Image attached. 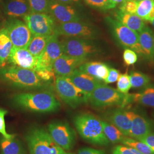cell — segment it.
<instances>
[{
    "label": "cell",
    "mask_w": 154,
    "mask_h": 154,
    "mask_svg": "<svg viewBox=\"0 0 154 154\" xmlns=\"http://www.w3.org/2000/svg\"><path fill=\"white\" fill-rule=\"evenodd\" d=\"M11 103L17 109L36 113L57 111L60 103L50 90L16 94L11 97Z\"/></svg>",
    "instance_id": "obj_1"
},
{
    "label": "cell",
    "mask_w": 154,
    "mask_h": 154,
    "mask_svg": "<svg viewBox=\"0 0 154 154\" xmlns=\"http://www.w3.org/2000/svg\"><path fill=\"white\" fill-rule=\"evenodd\" d=\"M0 81L13 88L25 90H49L51 85L41 80L34 70L13 66L0 70Z\"/></svg>",
    "instance_id": "obj_2"
},
{
    "label": "cell",
    "mask_w": 154,
    "mask_h": 154,
    "mask_svg": "<svg viewBox=\"0 0 154 154\" xmlns=\"http://www.w3.org/2000/svg\"><path fill=\"white\" fill-rule=\"evenodd\" d=\"M73 123L80 137L86 142L95 146H108L110 144L105 136L101 120L90 113L75 116Z\"/></svg>",
    "instance_id": "obj_3"
},
{
    "label": "cell",
    "mask_w": 154,
    "mask_h": 154,
    "mask_svg": "<svg viewBox=\"0 0 154 154\" xmlns=\"http://www.w3.org/2000/svg\"><path fill=\"white\" fill-rule=\"evenodd\" d=\"M25 138L29 154H75L60 147L48 131L41 127L34 126L29 128Z\"/></svg>",
    "instance_id": "obj_4"
},
{
    "label": "cell",
    "mask_w": 154,
    "mask_h": 154,
    "mask_svg": "<svg viewBox=\"0 0 154 154\" xmlns=\"http://www.w3.org/2000/svg\"><path fill=\"white\" fill-rule=\"evenodd\" d=\"M127 95L103 83L90 94L88 103L93 108L98 109L110 107L124 108L128 105Z\"/></svg>",
    "instance_id": "obj_5"
},
{
    "label": "cell",
    "mask_w": 154,
    "mask_h": 154,
    "mask_svg": "<svg viewBox=\"0 0 154 154\" xmlns=\"http://www.w3.org/2000/svg\"><path fill=\"white\" fill-rule=\"evenodd\" d=\"M105 21L118 44L123 48L132 50L143 57L138 33L127 28L112 17H106Z\"/></svg>",
    "instance_id": "obj_6"
},
{
    "label": "cell",
    "mask_w": 154,
    "mask_h": 154,
    "mask_svg": "<svg viewBox=\"0 0 154 154\" xmlns=\"http://www.w3.org/2000/svg\"><path fill=\"white\" fill-rule=\"evenodd\" d=\"M61 42L64 54L85 61L100 51L93 39L65 37Z\"/></svg>",
    "instance_id": "obj_7"
},
{
    "label": "cell",
    "mask_w": 154,
    "mask_h": 154,
    "mask_svg": "<svg viewBox=\"0 0 154 154\" xmlns=\"http://www.w3.org/2000/svg\"><path fill=\"white\" fill-rule=\"evenodd\" d=\"M54 88L62 100L72 109L88 103V95L78 88L66 77L57 76Z\"/></svg>",
    "instance_id": "obj_8"
},
{
    "label": "cell",
    "mask_w": 154,
    "mask_h": 154,
    "mask_svg": "<svg viewBox=\"0 0 154 154\" xmlns=\"http://www.w3.org/2000/svg\"><path fill=\"white\" fill-rule=\"evenodd\" d=\"M54 34L57 36L94 39L98 37V30L94 25L82 20L57 23Z\"/></svg>",
    "instance_id": "obj_9"
},
{
    "label": "cell",
    "mask_w": 154,
    "mask_h": 154,
    "mask_svg": "<svg viewBox=\"0 0 154 154\" xmlns=\"http://www.w3.org/2000/svg\"><path fill=\"white\" fill-rule=\"evenodd\" d=\"M48 132L57 144L66 151L74 148L76 143V132L66 121H54L48 126Z\"/></svg>",
    "instance_id": "obj_10"
},
{
    "label": "cell",
    "mask_w": 154,
    "mask_h": 154,
    "mask_svg": "<svg viewBox=\"0 0 154 154\" xmlns=\"http://www.w3.org/2000/svg\"><path fill=\"white\" fill-rule=\"evenodd\" d=\"M33 35H52L57 23L49 13H33L23 17Z\"/></svg>",
    "instance_id": "obj_11"
},
{
    "label": "cell",
    "mask_w": 154,
    "mask_h": 154,
    "mask_svg": "<svg viewBox=\"0 0 154 154\" xmlns=\"http://www.w3.org/2000/svg\"><path fill=\"white\" fill-rule=\"evenodd\" d=\"M13 47L26 48L33 35L24 21L16 18H9L5 27Z\"/></svg>",
    "instance_id": "obj_12"
},
{
    "label": "cell",
    "mask_w": 154,
    "mask_h": 154,
    "mask_svg": "<svg viewBox=\"0 0 154 154\" xmlns=\"http://www.w3.org/2000/svg\"><path fill=\"white\" fill-rule=\"evenodd\" d=\"M58 37L54 34L50 39L44 51L37 58L35 70L39 69L53 70L54 62L63 54L62 45Z\"/></svg>",
    "instance_id": "obj_13"
},
{
    "label": "cell",
    "mask_w": 154,
    "mask_h": 154,
    "mask_svg": "<svg viewBox=\"0 0 154 154\" xmlns=\"http://www.w3.org/2000/svg\"><path fill=\"white\" fill-rule=\"evenodd\" d=\"M49 14L54 18L57 23L82 20L79 12L73 6L56 0H49Z\"/></svg>",
    "instance_id": "obj_14"
},
{
    "label": "cell",
    "mask_w": 154,
    "mask_h": 154,
    "mask_svg": "<svg viewBox=\"0 0 154 154\" xmlns=\"http://www.w3.org/2000/svg\"><path fill=\"white\" fill-rule=\"evenodd\" d=\"M126 112L131 122L128 137L140 140L153 131L152 124L149 118L131 110H126Z\"/></svg>",
    "instance_id": "obj_15"
},
{
    "label": "cell",
    "mask_w": 154,
    "mask_h": 154,
    "mask_svg": "<svg viewBox=\"0 0 154 154\" xmlns=\"http://www.w3.org/2000/svg\"><path fill=\"white\" fill-rule=\"evenodd\" d=\"M7 62L11 66L35 71L37 66V58L34 57L25 48L13 47Z\"/></svg>",
    "instance_id": "obj_16"
},
{
    "label": "cell",
    "mask_w": 154,
    "mask_h": 154,
    "mask_svg": "<svg viewBox=\"0 0 154 154\" xmlns=\"http://www.w3.org/2000/svg\"><path fill=\"white\" fill-rule=\"evenodd\" d=\"M104 118L106 121L116 127L125 137H129L131 122L126 110L118 107L109 110L105 112Z\"/></svg>",
    "instance_id": "obj_17"
},
{
    "label": "cell",
    "mask_w": 154,
    "mask_h": 154,
    "mask_svg": "<svg viewBox=\"0 0 154 154\" xmlns=\"http://www.w3.org/2000/svg\"><path fill=\"white\" fill-rule=\"evenodd\" d=\"M85 62L63 53L54 62L53 70L57 76L67 77Z\"/></svg>",
    "instance_id": "obj_18"
},
{
    "label": "cell",
    "mask_w": 154,
    "mask_h": 154,
    "mask_svg": "<svg viewBox=\"0 0 154 154\" xmlns=\"http://www.w3.org/2000/svg\"><path fill=\"white\" fill-rule=\"evenodd\" d=\"M67 78L78 88L87 94L89 97L94 90L103 82L99 79L80 71L77 69Z\"/></svg>",
    "instance_id": "obj_19"
},
{
    "label": "cell",
    "mask_w": 154,
    "mask_h": 154,
    "mask_svg": "<svg viewBox=\"0 0 154 154\" xmlns=\"http://www.w3.org/2000/svg\"><path fill=\"white\" fill-rule=\"evenodd\" d=\"M78 69L101 81H104L108 75L110 67L105 63L100 62H85Z\"/></svg>",
    "instance_id": "obj_20"
},
{
    "label": "cell",
    "mask_w": 154,
    "mask_h": 154,
    "mask_svg": "<svg viewBox=\"0 0 154 154\" xmlns=\"http://www.w3.org/2000/svg\"><path fill=\"white\" fill-rule=\"evenodd\" d=\"M139 41L143 53V57L149 61L154 60V32L150 28L146 26L138 33Z\"/></svg>",
    "instance_id": "obj_21"
},
{
    "label": "cell",
    "mask_w": 154,
    "mask_h": 154,
    "mask_svg": "<svg viewBox=\"0 0 154 154\" xmlns=\"http://www.w3.org/2000/svg\"><path fill=\"white\" fill-rule=\"evenodd\" d=\"M4 12L9 18L23 17L31 13L28 0H9L4 6Z\"/></svg>",
    "instance_id": "obj_22"
},
{
    "label": "cell",
    "mask_w": 154,
    "mask_h": 154,
    "mask_svg": "<svg viewBox=\"0 0 154 154\" xmlns=\"http://www.w3.org/2000/svg\"><path fill=\"white\" fill-rule=\"evenodd\" d=\"M115 18L122 24L137 33H140L146 26L144 20L135 14L125 13L118 10L115 13Z\"/></svg>",
    "instance_id": "obj_23"
},
{
    "label": "cell",
    "mask_w": 154,
    "mask_h": 154,
    "mask_svg": "<svg viewBox=\"0 0 154 154\" xmlns=\"http://www.w3.org/2000/svg\"><path fill=\"white\" fill-rule=\"evenodd\" d=\"M128 103H135L154 108V85L149 84L138 93L127 95Z\"/></svg>",
    "instance_id": "obj_24"
},
{
    "label": "cell",
    "mask_w": 154,
    "mask_h": 154,
    "mask_svg": "<svg viewBox=\"0 0 154 154\" xmlns=\"http://www.w3.org/2000/svg\"><path fill=\"white\" fill-rule=\"evenodd\" d=\"M0 150L1 154H28L22 143L15 137H0Z\"/></svg>",
    "instance_id": "obj_25"
},
{
    "label": "cell",
    "mask_w": 154,
    "mask_h": 154,
    "mask_svg": "<svg viewBox=\"0 0 154 154\" xmlns=\"http://www.w3.org/2000/svg\"><path fill=\"white\" fill-rule=\"evenodd\" d=\"M13 46L5 28L0 29V66L4 67Z\"/></svg>",
    "instance_id": "obj_26"
},
{
    "label": "cell",
    "mask_w": 154,
    "mask_h": 154,
    "mask_svg": "<svg viewBox=\"0 0 154 154\" xmlns=\"http://www.w3.org/2000/svg\"><path fill=\"white\" fill-rule=\"evenodd\" d=\"M52 35H33L26 49L34 57H38L44 51Z\"/></svg>",
    "instance_id": "obj_27"
},
{
    "label": "cell",
    "mask_w": 154,
    "mask_h": 154,
    "mask_svg": "<svg viewBox=\"0 0 154 154\" xmlns=\"http://www.w3.org/2000/svg\"><path fill=\"white\" fill-rule=\"evenodd\" d=\"M101 123L105 136L110 143H121L125 136L116 127L103 120H101Z\"/></svg>",
    "instance_id": "obj_28"
},
{
    "label": "cell",
    "mask_w": 154,
    "mask_h": 154,
    "mask_svg": "<svg viewBox=\"0 0 154 154\" xmlns=\"http://www.w3.org/2000/svg\"><path fill=\"white\" fill-rule=\"evenodd\" d=\"M131 88H144L150 84V78L148 75L141 72H131L129 75Z\"/></svg>",
    "instance_id": "obj_29"
},
{
    "label": "cell",
    "mask_w": 154,
    "mask_h": 154,
    "mask_svg": "<svg viewBox=\"0 0 154 154\" xmlns=\"http://www.w3.org/2000/svg\"><path fill=\"white\" fill-rule=\"evenodd\" d=\"M121 144L124 146L136 149L143 154H154V152L147 144L141 141L128 137H125L124 138Z\"/></svg>",
    "instance_id": "obj_30"
},
{
    "label": "cell",
    "mask_w": 154,
    "mask_h": 154,
    "mask_svg": "<svg viewBox=\"0 0 154 154\" xmlns=\"http://www.w3.org/2000/svg\"><path fill=\"white\" fill-rule=\"evenodd\" d=\"M154 5V0H142L138 2L135 14L144 21H148L149 16Z\"/></svg>",
    "instance_id": "obj_31"
},
{
    "label": "cell",
    "mask_w": 154,
    "mask_h": 154,
    "mask_svg": "<svg viewBox=\"0 0 154 154\" xmlns=\"http://www.w3.org/2000/svg\"><path fill=\"white\" fill-rule=\"evenodd\" d=\"M86 4L95 9L105 11L116 8V5L111 0H84Z\"/></svg>",
    "instance_id": "obj_32"
},
{
    "label": "cell",
    "mask_w": 154,
    "mask_h": 154,
    "mask_svg": "<svg viewBox=\"0 0 154 154\" xmlns=\"http://www.w3.org/2000/svg\"><path fill=\"white\" fill-rule=\"evenodd\" d=\"M31 12L49 13V0H28Z\"/></svg>",
    "instance_id": "obj_33"
},
{
    "label": "cell",
    "mask_w": 154,
    "mask_h": 154,
    "mask_svg": "<svg viewBox=\"0 0 154 154\" xmlns=\"http://www.w3.org/2000/svg\"><path fill=\"white\" fill-rule=\"evenodd\" d=\"M117 90L123 94H128L131 88L129 75L127 73L120 74L117 80Z\"/></svg>",
    "instance_id": "obj_34"
},
{
    "label": "cell",
    "mask_w": 154,
    "mask_h": 154,
    "mask_svg": "<svg viewBox=\"0 0 154 154\" xmlns=\"http://www.w3.org/2000/svg\"><path fill=\"white\" fill-rule=\"evenodd\" d=\"M138 5V2L135 0H126L121 4L119 10L125 13L135 14Z\"/></svg>",
    "instance_id": "obj_35"
},
{
    "label": "cell",
    "mask_w": 154,
    "mask_h": 154,
    "mask_svg": "<svg viewBox=\"0 0 154 154\" xmlns=\"http://www.w3.org/2000/svg\"><path fill=\"white\" fill-rule=\"evenodd\" d=\"M123 61L126 66H131L138 61V55L135 51L130 49H125L123 54Z\"/></svg>",
    "instance_id": "obj_36"
},
{
    "label": "cell",
    "mask_w": 154,
    "mask_h": 154,
    "mask_svg": "<svg viewBox=\"0 0 154 154\" xmlns=\"http://www.w3.org/2000/svg\"><path fill=\"white\" fill-rule=\"evenodd\" d=\"M35 72L41 80L50 84L51 83L55 77V74L53 70L39 69L35 70Z\"/></svg>",
    "instance_id": "obj_37"
},
{
    "label": "cell",
    "mask_w": 154,
    "mask_h": 154,
    "mask_svg": "<svg viewBox=\"0 0 154 154\" xmlns=\"http://www.w3.org/2000/svg\"><path fill=\"white\" fill-rule=\"evenodd\" d=\"M7 114V110L0 108V134L6 139H11L15 137V135L8 134L6 130L5 116Z\"/></svg>",
    "instance_id": "obj_38"
},
{
    "label": "cell",
    "mask_w": 154,
    "mask_h": 154,
    "mask_svg": "<svg viewBox=\"0 0 154 154\" xmlns=\"http://www.w3.org/2000/svg\"><path fill=\"white\" fill-rule=\"evenodd\" d=\"M112 154H143L137 149L124 145H118L112 149Z\"/></svg>",
    "instance_id": "obj_39"
},
{
    "label": "cell",
    "mask_w": 154,
    "mask_h": 154,
    "mask_svg": "<svg viewBox=\"0 0 154 154\" xmlns=\"http://www.w3.org/2000/svg\"><path fill=\"white\" fill-rule=\"evenodd\" d=\"M119 72L114 68H110L107 77L105 79L104 82L106 84H110L116 82L119 77Z\"/></svg>",
    "instance_id": "obj_40"
},
{
    "label": "cell",
    "mask_w": 154,
    "mask_h": 154,
    "mask_svg": "<svg viewBox=\"0 0 154 154\" xmlns=\"http://www.w3.org/2000/svg\"><path fill=\"white\" fill-rule=\"evenodd\" d=\"M139 141L147 144L154 152V131H152Z\"/></svg>",
    "instance_id": "obj_41"
},
{
    "label": "cell",
    "mask_w": 154,
    "mask_h": 154,
    "mask_svg": "<svg viewBox=\"0 0 154 154\" xmlns=\"http://www.w3.org/2000/svg\"><path fill=\"white\" fill-rule=\"evenodd\" d=\"M77 154H107L105 151L93 149L90 147H83L79 149Z\"/></svg>",
    "instance_id": "obj_42"
},
{
    "label": "cell",
    "mask_w": 154,
    "mask_h": 154,
    "mask_svg": "<svg viewBox=\"0 0 154 154\" xmlns=\"http://www.w3.org/2000/svg\"><path fill=\"white\" fill-rule=\"evenodd\" d=\"M56 1L63 2V3L67 4H70V5L76 4L79 1V0H56Z\"/></svg>",
    "instance_id": "obj_43"
},
{
    "label": "cell",
    "mask_w": 154,
    "mask_h": 154,
    "mask_svg": "<svg viewBox=\"0 0 154 154\" xmlns=\"http://www.w3.org/2000/svg\"><path fill=\"white\" fill-rule=\"evenodd\" d=\"M113 3H114L116 5L119 4H121L122 2H123V1H126V0H111Z\"/></svg>",
    "instance_id": "obj_44"
},
{
    "label": "cell",
    "mask_w": 154,
    "mask_h": 154,
    "mask_svg": "<svg viewBox=\"0 0 154 154\" xmlns=\"http://www.w3.org/2000/svg\"><path fill=\"white\" fill-rule=\"evenodd\" d=\"M149 22L152 25V26L154 28V17L153 18H152V19H151V20H149Z\"/></svg>",
    "instance_id": "obj_45"
},
{
    "label": "cell",
    "mask_w": 154,
    "mask_h": 154,
    "mask_svg": "<svg viewBox=\"0 0 154 154\" xmlns=\"http://www.w3.org/2000/svg\"><path fill=\"white\" fill-rule=\"evenodd\" d=\"M135 1H138V2H139V1H142V0H135Z\"/></svg>",
    "instance_id": "obj_46"
},
{
    "label": "cell",
    "mask_w": 154,
    "mask_h": 154,
    "mask_svg": "<svg viewBox=\"0 0 154 154\" xmlns=\"http://www.w3.org/2000/svg\"><path fill=\"white\" fill-rule=\"evenodd\" d=\"M152 115H153V117H154V112H153V114H152Z\"/></svg>",
    "instance_id": "obj_47"
},
{
    "label": "cell",
    "mask_w": 154,
    "mask_h": 154,
    "mask_svg": "<svg viewBox=\"0 0 154 154\" xmlns=\"http://www.w3.org/2000/svg\"></svg>",
    "instance_id": "obj_48"
}]
</instances>
